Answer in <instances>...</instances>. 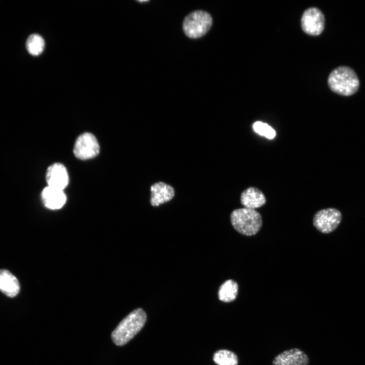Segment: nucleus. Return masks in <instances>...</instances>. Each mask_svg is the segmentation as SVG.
I'll list each match as a JSON object with an SVG mask.
<instances>
[{
    "label": "nucleus",
    "mask_w": 365,
    "mask_h": 365,
    "mask_svg": "<svg viewBox=\"0 0 365 365\" xmlns=\"http://www.w3.org/2000/svg\"><path fill=\"white\" fill-rule=\"evenodd\" d=\"M147 315L141 308H137L127 315L117 325L111 335L113 343L117 346L127 343L141 330Z\"/></svg>",
    "instance_id": "f257e3e1"
},
{
    "label": "nucleus",
    "mask_w": 365,
    "mask_h": 365,
    "mask_svg": "<svg viewBox=\"0 0 365 365\" xmlns=\"http://www.w3.org/2000/svg\"><path fill=\"white\" fill-rule=\"evenodd\" d=\"M327 83L333 92L346 96L355 94L359 87L356 72L347 66H340L333 69L328 76Z\"/></svg>",
    "instance_id": "f03ea898"
},
{
    "label": "nucleus",
    "mask_w": 365,
    "mask_h": 365,
    "mask_svg": "<svg viewBox=\"0 0 365 365\" xmlns=\"http://www.w3.org/2000/svg\"><path fill=\"white\" fill-rule=\"evenodd\" d=\"M230 221L234 228L245 236L256 234L263 224L262 216L258 211L245 207L233 210L230 214Z\"/></svg>",
    "instance_id": "7ed1b4c3"
},
{
    "label": "nucleus",
    "mask_w": 365,
    "mask_h": 365,
    "mask_svg": "<svg viewBox=\"0 0 365 365\" xmlns=\"http://www.w3.org/2000/svg\"><path fill=\"white\" fill-rule=\"evenodd\" d=\"M212 23L211 15L203 11H196L187 16L182 24L185 34L191 39H197L204 35L210 29Z\"/></svg>",
    "instance_id": "20e7f679"
},
{
    "label": "nucleus",
    "mask_w": 365,
    "mask_h": 365,
    "mask_svg": "<svg viewBox=\"0 0 365 365\" xmlns=\"http://www.w3.org/2000/svg\"><path fill=\"white\" fill-rule=\"evenodd\" d=\"M342 219L341 212L335 208H328L316 212L313 218V224L320 232L328 234L334 231Z\"/></svg>",
    "instance_id": "39448f33"
},
{
    "label": "nucleus",
    "mask_w": 365,
    "mask_h": 365,
    "mask_svg": "<svg viewBox=\"0 0 365 365\" xmlns=\"http://www.w3.org/2000/svg\"><path fill=\"white\" fill-rule=\"evenodd\" d=\"M99 150V145L96 137L91 133L85 132L77 138L73 151L77 158L87 160L96 157Z\"/></svg>",
    "instance_id": "423d86ee"
},
{
    "label": "nucleus",
    "mask_w": 365,
    "mask_h": 365,
    "mask_svg": "<svg viewBox=\"0 0 365 365\" xmlns=\"http://www.w3.org/2000/svg\"><path fill=\"white\" fill-rule=\"evenodd\" d=\"M301 27L304 32L311 35H318L323 30L325 24L324 16L318 8L312 7L303 13Z\"/></svg>",
    "instance_id": "0eeeda50"
},
{
    "label": "nucleus",
    "mask_w": 365,
    "mask_h": 365,
    "mask_svg": "<svg viewBox=\"0 0 365 365\" xmlns=\"http://www.w3.org/2000/svg\"><path fill=\"white\" fill-rule=\"evenodd\" d=\"M150 191V202L154 207L170 201L175 195L174 188L171 185L161 181L152 184Z\"/></svg>",
    "instance_id": "6e6552de"
},
{
    "label": "nucleus",
    "mask_w": 365,
    "mask_h": 365,
    "mask_svg": "<svg viewBox=\"0 0 365 365\" xmlns=\"http://www.w3.org/2000/svg\"><path fill=\"white\" fill-rule=\"evenodd\" d=\"M46 179L48 186L63 190L68 184V175L65 167L59 163L52 164L47 170Z\"/></svg>",
    "instance_id": "1a4fd4ad"
},
{
    "label": "nucleus",
    "mask_w": 365,
    "mask_h": 365,
    "mask_svg": "<svg viewBox=\"0 0 365 365\" xmlns=\"http://www.w3.org/2000/svg\"><path fill=\"white\" fill-rule=\"evenodd\" d=\"M272 365H309V358L301 349L291 348L276 355Z\"/></svg>",
    "instance_id": "9d476101"
},
{
    "label": "nucleus",
    "mask_w": 365,
    "mask_h": 365,
    "mask_svg": "<svg viewBox=\"0 0 365 365\" xmlns=\"http://www.w3.org/2000/svg\"><path fill=\"white\" fill-rule=\"evenodd\" d=\"M240 202L245 208L254 209L264 205L266 198L261 190L250 187L243 190L240 195Z\"/></svg>",
    "instance_id": "9b49d317"
},
{
    "label": "nucleus",
    "mask_w": 365,
    "mask_h": 365,
    "mask_svg": "<svg viewBox=\"0 0 365 365\" xmlns=\"http://www.w3.org/2000/svg\"><path fill=\"white\" fill-rule=\"evenodd\" d=\"M41 196L45 206L51 209H58L61 208L66 200L63 190L49 186L43 189Z\"/></svg>",
    "instance_id": "f8f14e48"
},
{
    "label": "nucleus",
    "mask_w": 365,
    "mask_h": 365,
    "mask_svg": "<svg viewBox=\"0 0 365 365\" xmlns=\"http://www.w3.org/2000/svg\"><path fill=\"white\" fill-rule=\"evenodd\" d=\"M0 290L11 298L16 296L20 291V285L17 278L9 271L0 270Z\"/></svg>",
    "instance_id": "ddd939ff"
},
{
    "label": "nucleus",
    "mask_w": 365,
    "mask_h": 365,
    "mask_svg": "<svg viewBox=\"0 0 365 365\" xmlns=\"http://www.w3.org/2000/svg\"><path fill=\"white\" fill-rule=\"evenodd\" d=\"M238 288V285L235 281L232 279L225 281L219 287V300L226 303L233 301L237 296Z\"/></svg>",
    "instance_id": "4468645a"
},
{
    "label": "nucleus",
    "mask_w": 365,
    "mask_h": 365,
    "mask_svg": "<svg viewBox=\"0 0 365 365\" xmlns=\"http://www.w3.org/2000/svg\"><path fill=\"white\" fill-rule=\"evenodd\" d=\"M214 362L218 365H238L237 355L233 352L227 349L216 351L213 355Z\"/></svg>",
    "instance_id": "2eb2a0df"
},
{
    "label": "nucleus",
    "mask_w": 365,
    "mask_h": 365,
    "mask_svg": "<svg viewBox=\"0 0 365 365\" xmlns=\"http://www.w3.org/2000/svg\"><path fill=\"white\" fill-rule=\"evenodd\" d=\"M45 41L38 34H32L28 36L26 42V47L28 53L32 56H38L44 51Z\"/></svg>",
    "instance_id": "dca6fc26"
},
{
    "label": "nucleus",
    "mask_w": 365,
    "mask_h": 365,
    "mask_svg": "<svg viewBox=\"0 0 365 365\" xmlns=\"http://www.w3.org/2000/svg\"><path fill=\"white\" fill-rule=\"evenodd\" d=\"M253 128L256 132L269 139H272L276 136V132L273 128L261 121L254 122L253 124Z\"/></svg>",
    "instance_id": "f3484780"
}]
</instances>
